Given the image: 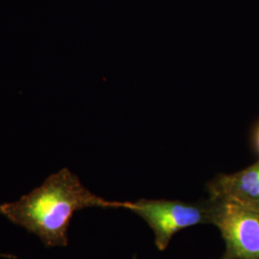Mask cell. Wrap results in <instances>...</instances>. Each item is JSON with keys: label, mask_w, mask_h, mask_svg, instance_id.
I'll return each mask as SVG.
<instances>
[{"label": "cell", "mask_w": 259, "mask_h": 259, "mask_svg": "<svg viewBox=\"0 0 259 259\" xmlns=\"http://www.w3.org/2000/svg\"><path fill=\"white\" fill-rule=\"evenodd\" d=\"M211 201L212 224L226 244L221 259H259V210L230 200Z\"/></svg>", "instance_id": "cell-3"}, {"label": "cell", "mask_w": 259, "mask_h": 259, "mask_svg": "<svg viewBox=\"0 0 259 259\" xmlns=\"http://www.w3.org/2000/svg\"><path fill=\"white\" fill-rule=\"evenodd\" d=\"M127 202L107 201L83 186L64 168L13 203L0 204V213L34 233L47 247H65L67 231L76 211L88 207L125 208Z\"/></svg>", "instance_id": "cell-1"}, {"label": "cell", "mask_w": 259, "mask_h": 259, "mask_svg": "<svg viewBox=\"0 0 259 259\" xmlns=\"http://www.w3.org/2000/svg\"><path fill=\"white\" fill-rule=\"evenodd\" d=\"M126 209L141 217L155 234V244L164 250L177 232L200 224H212L213 203L189 204L169 200L127 202Z\"/></svg>", "instance_id": "cell-2"}, {"label": "cell", "mask_w": 259, "mask_h": 259, "mask_svg": "<svg viewBox=\"0 0 259 259\" xmlns=\"http://www.w3.org/2000/svg\"><path fill=\"white\" fill-rule=\"evenodd\" d=\"M246 205H247V204H246ZM249 206H251V207H253V208H255V209L259 210V203L255 204H251V205H249Z\"/></svg>", "instance_id": "cell-6"}, {"label": "cell", "mask_w": 259, "mask_h": 259, "mask_svg": "<svg viewBox=\"0 0 259 259\" xmlns=\"http://www.w3.org/2000/svg\"><path fill=\"white\" fill-rule=\"evenodd\" d=\"M210 200H230L251 205L259 203V161L240 172L222 175L209 184Z\"/></svg>", "instance_id": "cell-4"}, {"label": "cell", "mask_w": 259, "mask_h": 259, "mask_svg": "<svg viewBox=\"0 0 259 259\" xmlns=\"http://www.w3.org/2000/svg\"><path fill=\"white\" fill-rule=\"evenodd\" d=\"M255 147L257 149L259 153V127L258 129L256 130V133H255Z\"/></svg>", "instance_id": "cell-5"}]
</instances>
